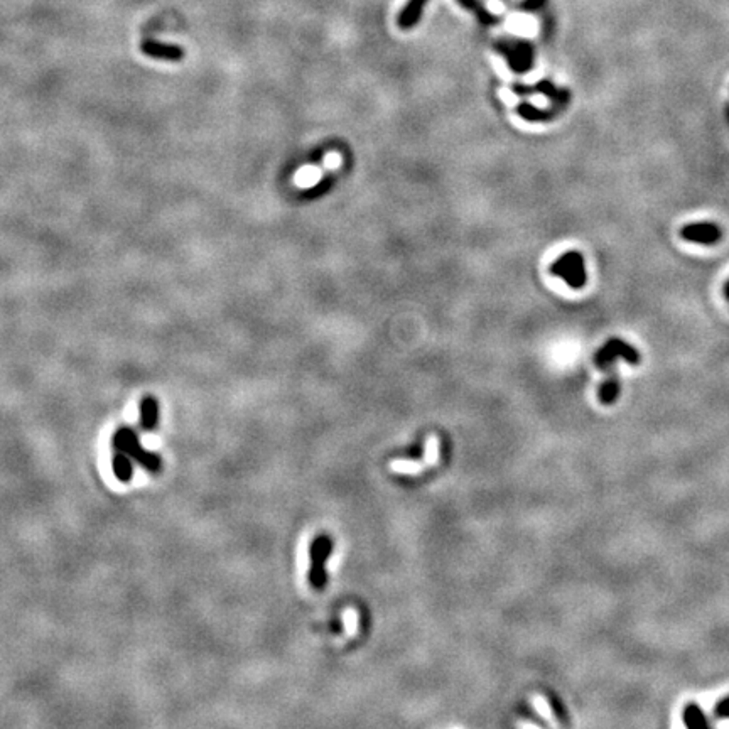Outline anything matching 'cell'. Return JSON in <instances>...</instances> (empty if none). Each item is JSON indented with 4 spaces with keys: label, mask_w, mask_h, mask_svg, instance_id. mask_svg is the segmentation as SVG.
Here are the masks:
<instances>
[{
    "label": "cell",
    "mask_w": 729,
    "mask_h": 729,
    "mask_svg": "<svg viewBox=\"0 0 729 729\" xmlns=\"http://www.w3.org/2000/svg\"><path fill=\"white\" fill-rule=\"evenodd\" d=\"M112 444H114L115 451H120V453L127 454L132 461L137 463V465L142 466L144 470L151 471V473H159V471H161V468H162L161 456L152 453V451H147L146 447L142 446V443H140V438L137 432H135V429H132L128 426L117 429L114 434V439H112Z\"/></svg>",
    "instance_id": "cell-1"
},
{
    "label": "cell",
    "mask_w": 729,
    "mask_h": 729,
    "mask_svg": "<svg viewBox=\"0 0 729 729\" xmlns=\"http://www.w3.org/2000/svg\"><path fill=\"white\" fill-rule=\"evenodd\" d=\"M551 274L560 277L572 289H583L588 280L584 257L579 252L564 253L551 265Z\"/></svg>",
    "instance_id": "cell-2"
},
{
    "label": "cell",
    "mask_w": 729,
    "mask_h": 729,
    "mask_svg": "<svg viewBox=\"0 0 729 729\" xmlns=\"http://www.w3.org/2000/svg\"><path fill=\"white\" fill-rule=\"evenodd\" d=\"M618 357H621L623 360H626L631 365L640 363V353H638V350L633 348V346L628 345L626 341L619 340V338H611L610 341L604 343L603 348L596 353L594 363L598 368L608 370Z\"/></svg>",
    "instance_id": "cell-3"
},
{
    "label": "cell",
    "mask_w": 729,
    "mask_h": 729,
    "mask_svg": "<svg viewBox=\"0 0 729 729\" xmlns=\"http://www.w3.org/2000/svg\"><path fill=\"white\" fill-rule=\"evenodd\" d=\"M331 539L327 535H321L314 540L313 547H311V572H309V581L314 588H323L326 584V571L325 564L331 554Z\"/></svg>",
    "instance_id": "cell-4"
},
{
    "label": "cell",
    "mask_w": 729,
    "mask_h": 729,
    "mask_svg": "<svg viewBox=\"0 0 729 729\" xmlns=\"http://www.w3.org/2000/svg\"><path fill=\"white\" fill-rule=\"evenodd\" d=\"M497 48L515 73H525L532 68L533 53L527 42H498Z\"/></svg>",
    "instance_id": "cell-5"
},
{
    "label": "cell",
    "mask_w": 729,
    "mask_h": 729,
    "mask_svg": "<svg viewBox=\"0 0 729 729\" xmlns=\"http://www.w3.org/2000/svg\"><path fill=\"white\" fill-rule=\"evenodd\" d=\"M680 237L685 241L699 245H714L723 239V230L719 225L711 221H701V223H689L680 230Z\"/></svg>",
    "instance_id": "cell-6"
},
{
    "label": "cell",
    "mask_w": 729,
    "mask_h": 729,
    "mask_svg": "<svg viewBox=\"0 0 729 729\" xmlns=\"http://www.w3.org/2000/svg\"><path fill=\"white\" fill-rule=\"evenodd\" d=\"M564 108H566L564 105L552 103L549 108L540 110V108L533 107V105H530V103H520L518 105L517 112L522 119L529 120V122H551V120L556 119L557 115L563 114Z\"/></svg>",
    "instance_id": "cell-7"
},
{
    "label": "cell",
    "mask_w": 729,
    "mask_h": 729,
    "mask_svg": "<svg viewBox=\"0 0 729 729\" xmlns=\"http://www.w3.org/2000/svg\"><path fill=\"white\" fill-rule=\"evenodd\" d=\"M515 89L518 93H529V92H540L542 95L547 96L549 100L552 101V103H557V105H564V107H567L569 100H571V93L567 92V89H559L556 88L554 85L551 83L549 80H544L540 81L539 85H537L535 88H522V87H515Z\"/></svg>",
    "instance_id": "cell-8"
},
{
    "label": "cell",
    "mask_w": 729,
    "mask_h": 729,
    "mask_svg": "<svg viewBox=\"0 0 729 729\" xmlns=\"http://www.w3.org/2000/svg\"><path fill=\"white\" fill-rule=\"evenodd\" d=\"M682 721H684L685 726L691 729H705L711 726L703 707L697 703H694V701L685 704L684 711H682Z\"/></svg>",
    "instance_id": "cell-9"
},
{
    "label": "cell",
    "mask_w": 729,
    "mask_h": 729,
    "mask_svg": "<svg viewBox=\"0 0 729 729\" xmlns=\"http://www.w3.org/2000/svg\"><path fill=\"white\" fill-rule=\"evenodd\" d=\"M159 404L154 397H144L140 402V427L144 431H152L157 426Z\"/></svg>",
    "instance_id": "cell-10"
},
{
    "label": "cell",
    "mask_w": 729,
    "mask_h": 729,
    "mask_svg": "<svg viewBox=\"0 0 729 729\" xmlns=\"http://www.w3.org/2000/svg\"><path fill=\"white\" fill-rule=\"evenodd\" d=\"M112 468H114V474L119 481L128 483L134 478V461L127 454L120 453V451H115Z\"/></svg>",
    "instance_id": "cell-11"
},
{
    "label": "cell",
    "mask_w": 729,
    "mask_h": 729,
    "mask_svg": "<svg viewBox=\"0 0 729 729\" xmlns=\"http://www.w3.org/2000/svg\"><path fill=\"white\" fill-rule=\"evenodd\" d=\"M426 2L427 0H411V2L407 3V7L402 10V14H400L399 26L402 27V29H409V27L414 26L420 19V14H422Z\"/></svg>",
    "instance_id": "cell-12"
},
{
    "label": "cell",
    "mask_w": 729,
    "mask_h": 729,
    "mask_svg": "<svg viewBox=\"0 0 729 729\" xmlns=\"http://www.w3.org/2000/svg\"><path fill=\"white\" fill-rule=\"evenodd\" d=\"M619 395V380L616 377V373H611L606 380L603 381V385L599 387V400L604 405H611L618 399Z\"/></svg>",
    "instance_id": "cell-13"
},
{
    "label": "cell",
    "mask_w": 729,
    "mask_h": 729,
    "mask_svg": "<svg viewBox=\"0 0 729 729\" xmlns=\"http://www.w3.org/2000/svg\"><path fill=\"white\" fill-rule=\"evenodd\" d=\"M144 51L149 53L151 56L164 58V60H179V58H181V51L178 48L154 44V42H146V44H144Z\"/></svg>",
    "instance_id": "cell-14"
},
{
    "label": "cell",
    "mask_w": 729,
    "mask_h": 729,
    "mask_svg": "<svg viewBox=\"0 0 729 729\" xmlns=\"http://www.w3.org/2000/svg\"><path fill=\"white\" fill-rule=\"evenodd\" d=\"M427 465L426 463H417V461H405V459H397L392 461L390 470L395 471L399 474H419Z\"/></svg>",
    "instance_id": "cell-15"
},
{
    "label": "cell",
    "mask_w": 729,
    "mask_h": 729,
    "mask_svg": "<svg viewBox=\"0 0 729 729\" xmlns=\"http://www.w3.org/2000/svg\"><path fill=\"white\" fill-rule=\"evenodd\" d=\"M532 704H533V707L537 709V712H539V714L544 717V719L547 721V723L551 724V726H559V721H557L556 717L552 716V711H551V707H549V703L544 699V697L539 696V694H535V696H532Z\"/></svg>",
    "instance_id": "cell-16"
},
{
    "label": "cell",
    "mask_w": 729,
    "mask_h": 729,
    "mask_svg": "<svg viewBox=\"0 0 729 729\" xmlns=\"http://www.w3.org/2000/svg\"><path fill=\"white\" fill-rule=\"evenodd\" d=\"M424 459H426V465L427 466H436L438 465L439 461V439L436 438V436H431V438L427 439V446H426V456H424Z\"/></svg>",
    "instance_id": "cell-17"
},
{
    "label": "cell",
    "mask_w": 729,
    "mask_h": 729,
    "mask_svg": "<svg viewBox=\"0 0 729 729\" xmlns=\"http://www.w3.org/2000/svg\"><path fill=\"white\" fill-rule=\"evenodd\" d=\"M343 618H345L346 631H348V635H350V637H352V635L357 633V630H358V615H357V611L350 608V610L345 611Z\"/></svg>",
    "instance_id": "cell-18"
},
{
    "label": "cell",
    "mask_w": 729,
    "mask_h": 729,
    "mask_svg": "<svg viewBox=\"0 0 729 729\" xmlns=\"http://www.w3.org/2000/svg\"><path fill=\"white\" fill-rule=\"evenodd\" d=\"M714 716L717 719H729V696L723 697L714 707Z\"/></svg>",
    "instance_id": "cell-19"
},
{
    "label": "cell",
    "mask_w": 729,
    "mask_h": 729,
    "mask_svg": "<svg viewBox=\"0 0 729 729\" xmlns=\"http://www.w3.org/2000/svg\"><path fill=\"white\" fill-rule=\"evenodd\" d=\"M724 295H726V299L729 301V280L724 284Z\"/></svg>",
    "instance_id": "cell-20"
}]
</instances>
